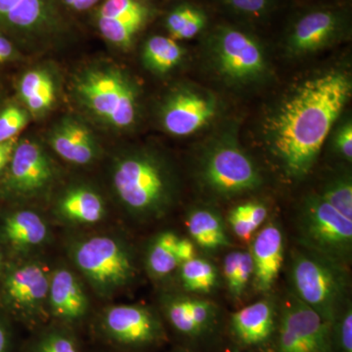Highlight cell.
I'll list each match as a JSON object with an SVG mask.
<instances>
[{"label":"cell","instance_id":"obj_35","mask_svg":"<svg viewBox=\"0 0 352 352\" xmlns=\"http://www.w3.org/2000/svg\"><path fill=\"white\" fill-rule=\"evenodd\" d=\"M31 352H80L76 340L62 331L46 333L34 344Z\"/></svg>","mask_w":352,"mask_h":352},{"label":"cell","instance_id":"obj_20","mask_svg":"<svg viewBox=\"0 0 352 352\" xmlns=\"http://www.w3.org/2000/svg\"><path fill=\"white\" fill-rule=\"evenodd\" d=\"M48 296L51 310L58 318L76 321L87 314V296L82 285L71 271L59 270L53 273Z\"/></svg>","mask_w":352,"mask_h":352},{"label":"cell","instance_id":"obj_18","mask_svg":"<svg viewBox=\"0 0 352 352\" xmlns=\"http://www.w3.org/2000/svg\"><path fill=\"white\" fill-rule=\"evenodd\" d=\"M47 273L36 263L25 264L9 273L4 284L7 302L25 314L34 312L50 292Z\"/></svg>","mask_w":352,"mask_h":352},{"label":"cell","instance_id":"obj_6","mask_svg":"<svg viewBox=\"0 0 352 352\" xmlns=\"http://www.w3.org/2000/svg\"><path fill=\"white\" fill-rule=\"evenodd\" d=\"M208 45L215 69L231 83L258 82L267 72L263 43L241 25H217L208 34Z\"/></svg>","mask_w":352,"mask_h":352},{"label":"cell","instance_id":"obj_37","mask_svg":"<svg viewBox=\"0 0 352 352\" xmlns=\"http://www.w3.org/2000/svg\"><path fill=\"white\" fill-rule=\"evenodd\" d=\"M195 256H197L195 243L188 238H179L176 245V258L179 265Z\"/></svg>","mask_w":352,"mask_h":352},{"label":"cell","instance_id":"obj_16","mask_svg":"<svg viewBox=\"0 0 352 352\" xmlns=\"http://www.w3.org/2000/svg\"><path fill=\"white\" fill-rule=\"evenodd\" d=\"M0 24L27 34L57 29L59 14L53 0H0Z\"/></svg>","mask_w":352,"mask_h":352},{"label":"cell","instance_id":"obj_22","mask_svg":"<svg viewBox=\"0 0 352 352\" xmlns=\"http://www.w3.org/2000/svg\"><path fill=\"white\" fill-rule=\"evenodd\" d=\"M192 241L208 252H217L230 245L226 224L214 208L197 207L190 210L186 220Z\"/></svg>","mask_w":352,"mask_h":352},{"label":"cell","instance_id":"obj_19","mask_svg":"<svg viewBox=\"0 0 352 352\" xmlns=\"http://www.w3.org/2000/svg\"><path fill=\"white\" fill-rule=\"evenodd\" d=\"M275 328L276 307L270 298L241 308L230 318L231 332L245 346H263L271 339Z\"/></svg>","mask_w":352,"mask_h":352},{"label":"cell","instance_id":"obj_17","mask_svg":"<svg viewBox=\"0 0 352 352\" xmlns=\"http://www.w3.org/2000/svg\"><path fill=\"white\" fill-rule=\"evenodd\" d=\"M164 310L175 330L189 338L201 337L210 332L219 317L214 302L188 296H168Z\"/></svg>","mask_w":352,"mask_h":352},{"label":"cell","instance_id":"obj_8","mask_svg":"<svg viewBox=\"0 0 352 352\" xmlns=\"http://www.w3.org/2000/svg\"><path fill=\"white\" fill-rule=\"evenodd\" d=\"M349 30L351 19L344 7L335 3L315 4L292 18L285 43L289 52L302 56L342 41Z\"/></svg>","mask_w":352,"mask_h":352},{"label":"cell","instance_id":"obj_34","mask_svg":"<svg viewBox=\"0 0 352 352\" xmlns=\"http://www.w3.org/2000/svg\"><path fill=\"white\" fill-rule=\"evenodd\" d=\"M29 122L28 113L18 106H8L0 113V142L16 138Z\"/></svg>","mask_w":352,"mask_h":352},{"label":"cell","instance_id":"obj_4","mask_svg":"<svg viewBox=\"0 0 352 352\" xmlns=\"http://www.w3.org/2000/svg\"><path fill=\"white\" fill-rule=\"evenodd\" d=\"M199 177L210 193L221 199L256 191L263 182L258 164L230 138L208 146L199 164Z\"/></svg>","mask_w":352,"mask_h":352},{"label":"cell","instance_id":"obj_33","mask_svg":"<svg viewBox=\"0 0 352 352\" xmlns=\"http://www.w3.org/2000/svg\"><path fill=\"white\" fill-rule=\"evenodd\" d=\"M332 347L333 352H352V307L351 300H347L339 314L333 321Z\"/></svg>","mask_w":352,"mask_h":352},{"label":"cell","instance_id":"obj_1","mask_svg":"<svg viewBox=\"0 0 352 352\" xmlns=\"http://www.w3.org/2000/svg\"><path fill=\"white\" fill-rule=\"evenodd\" d=\"M351 87L346 72H322L292 88L268 117L266 144L289 179H302L311 171Z\"/></svg>","mask_w":352,"mask_h":352},{"label":"cell","instance_id":"obj_28","mask_svg":"<svg viewBox=\"0 0 352 352\" xmlns=\"http://www.w3.org/2000/svg\"><path fill=\"white\" fill-rule=\"evenodd\" d=\"M178 239L179 237L173 231H164L157 234L150 243L146 256V265L153 277L160 279L168 276L179 266L176 258Z\"/></svg>","mask_w":352,"mask_h":352},{"label":"cell","instance_id":"obj_26","mask_svg":"<svg viewBox=\"0 0 352 352\" xmlns=\"http://www.w3.org/2000/svg\"><path fill=\"white\" fill-rule=\"evenodd\" d=\"M208 23V17L204 9L184 2L171 9L164 24L171 38L183 41L196 38L205 31Z\"/></svg>","mask_w":352,"mask_h":352},{"label":"cell","instance_id":"obj_7","mask_svg":"<svg viewBox=\"0 0 352 352\" xmlns=\"http://www.w3.org/2000/svg\"><path fill=\"white\" fill-rule=\"evenodd\" d=\"M302 247L349 265L352 254V219L319 194L303 200L298 217Z\"/></svg>","mask_w":352,"mask_h":352},{"label":"cell","instance_id":"obj_12","mask_svg":"<svg viewBox=\"0 0 352 352\" xmlns=\"http://www.w3.org/2000/svg\"><path fill=\"white\" fill-rule=\"evenodd\" d=\"M106 335L120 346H152L164 338L162 322L149 308L117 305L109 308L102 320Z\"/></svg>","mask_w":352,"mask_h":352},{"label":"cell","instance_id":"obj_36","mask_svg":"<svg viewBox=\"0 0 352 352\" xmlns=\"http://www.w3.org/2000/svg\"><path fill=\"white\" fill-rule=\"evenodd\" d=\"M335 148L342 159L351 163L352 160V126L351 120L344 122L338 129L335 136Z\"/></svg>","mask_w":352,"mask_h":352},{"label":"cell","instance_id":"obj_3","mask_svg":"<svg viewBox=\"0 0 352 352\" xmlns=\"http://www.w3.org/2000/svg\"><path fill=\"white\" fill-rule=\"evenodd\" d=\"M113 187L127 210L143 219L161 217L175 196L170 170L149 153L120 160L113 171Z\"/></svg>","mask_w":352,"mask_h":352},{"label":"cell","instance_id":"obj_39","mask_svg":"<svg viewBox=\"0 0 352 352\" xmlns=\"http://www.w3.org/2000/svg\"><path fill=\"white\" fill-rule=\"evenodd\" d=\"M15 50H14L13 44L4 36H0V63H4L12 59Z\"/></svg>","mask_w":352,"mask_h":352},{"label":"cell","instance_id":"obj_38","mask_svg":"<svg viewBox=\"0 0 352 352\" xmlns=\"http://www.w3.org/2000/svg\"><path fill=\"white\" fill-rule=\"evenodd\" d=\"M17 144L18 141L16 138L6 141V142H0V171L3 170L7 164H10Z\"/></svg>","mask_w":352,"mask_h":352},{"label":"cell","instance_id":"obj_41","mask_svg":"<svg viewBox=\"0 0 352 352\" xmlns=\"http://www.w3.org/2000/svg\"><path fill=\"white\" fill-rule=\"evenodd\" d=\"M9 346H10V340H9L8 332L6 326L0 321V352H8Z\"/></svg>","mask_w":352,"mask_h":352},{"label":"cell","instance_id":"obj_23","mask_svg":"<svg viewBox=\"0 0 352 352\" xmlns=\"http://www.w3.org/2000/svg\"><path fill=\"white\" fill-rule=\"evenodd\" d=\"M60 214L76 223H96L103 219L105 207L101 197L89 189L71 190L59 203Z\"/></svg>","mask_w":352,"mask_h":352},{"label":"cell","instance_id":"obj_29","mask_svg":"<svg viewBox=\"0 0 352 352\" xmlns=\"http://www.w3.org/2000/svg\"><path fill=\"white\" fill-rule=\"evenodd\" d=\"M179 266L183 288L189 293L207 295L219 285V270L207 258L195 256Z\"/></svg>","mask_w":352,"mask_h":352},{"label":"cell","instance_id":"obj_44","mask_svg":"<svg viewBox=\"0 0 352 352\" xmlns=\"http://www.w3.org/2000/svg\"><path fill=\"white\" fill-rule=\"evenodd\" d=\"M177 352H185V351H177Z\"/></svg>","mask_w":352,"mask_h":352},{"label":"cell","instance_id":"obj_10","mask_svg":"<svg viewBox=\"0 0 352 352\" xmlns=\"http://www.w3.org/2000/svg\"><path fill=\"white\" fill-rule=\"evenodd\" d=\"M331 326L291 294L282 305L274 352H333Z\"/></svg>","mask_w":352,"mask_h":352},{"label":"cell","instance_id":"obj_13","mask_svg":"<svg viewBox=\"0 0 352 352\" xmlns=\"http://www.w3.org/2000/svg\"><path fill=\"white\" fill-rule=\"evenodd\" d=\"M217 111V101L210 94L182 88L171 94L164 105L163 126L173 135H191L214 119Z\"/></svg>","mask_w":352,"mask_h":352},{"label":"cell","instance_id":"obj_11","mask_svg":"<svg viewBox=\"0 0 352 352\" xmlns=\"http://www.w3.org/2000/svg\"><path fill=\"white\" fill-rule=\"evenodd\" d=\"M154 13L149 0H105L97 9L95 21L106 41L129 50Z\"/></svg>","mask_w":352,"mask_h":352},{"label":"cell","instance_id":"obj_5","mask_svg":"<svg viewBox=\"0 0 352 352\" xmlns=\"http://www.w3.org/2000/svg\"><path fill=\"white\" fill-rule=\"evenodd\" d=\"M76 91L95 116L117 129H126L138 117L135 85L120 69H89L78 78Z\"/></svg>","mask_w":352,"mask_h":352},{"label":"cell","instance_id":"obj_30","mask_svg":"<svg viewBox=\"0 0 352 352\" xmlns=\"http://www.w3.org/2000/svg\"><path fill=\"white\" fill-rule=\"evenodd\" d=\"M223 274L230 295L240 298L254 276V265L249 251L228 252L223 261Z\"/></svg>","mask_w":352,"mask_h":352},{"label":"cell","instance_id":"obj_31","mask_svg":"<svg viewBox=\"0 0 352 352\" xmlns=\"http://www.w3.org/2000/svg\"><path fill=\"white\" fill-rule=\"evenodd\" d=\"M224 10L245 22H263L277 10L281 0H217Z\"/></svg>","mask_w":352,"mask_h":352},{"label":"cell","instance_id":"obj_43","mask_svg":"<svg viewBox=\"0 0 352 352\" xmlns=\"http://www.w3.org/2000/svg\"><path fill=\"white\" fill-rule=\"evenodd\" d=\"M0 263H1V258H0Z\"/></svg>","mask_w":352,"mask_h":352},{"label":"cell","instance_id":"obj_25","mask_svg":"<svg viewBox=\"0 0 352 352\" xmlns=\"http://www.w3.org/2000/svg\"><path fill=\"white\" fill-rule=\"evenodd\" d=\"M3 233L9 242L21 248L41 244L47 236L43 219L32 210H21L9 215L3 226Z\"/></svg>","mask_w":352,"mask_h":352},{"label":"cell","instance_id":"obj_40","mask_svg":"<svg viewBox=\"0 0 352 352\" xmlns=\"http://www.w3.org/2000/svg\"><path fill=\"white\" fill-rule=\"evenodd\" d=\"M99 0H64L65 4L76 11H85L92 8Z\"/></svg>","mask_w":352,"mask_h":352},{"label":"cell","instance_id":"obj_9","mask_svg":"<svg viewBox=\"0 0 352 352\" xmlns=\"http://www.w3.org/2000/svg\"><path fill=\"white\" fill-rule=\"evenodd\" d=\"M74 258L92 286L102 294L122 288L135 274L133 261L126 248L106 236L83 241L76 248Z\"/></svg>","mask_w":352,"mask_h":352},{"label":"cell","instance_id":"obj_15","mask_svg":"<svg viewBox=\"0 0 352 352\" xmlns=\"http://www.w3.org/2000/svg\"><path fill=\"white\" fill-rule=\"evenodd\" d=\"M11 189L20 194H32L47 186L53 168L41 146L32 141L18 142L10 162Z\"/></svg>","mask_w":352,"mask_h":352},{"label":"cell","instance_id":"obj_21","mask_svg":"<svg viewBox=\"0 0 352 352\" xmlns=\"http://www.w3.org/2000/svg\"><path fill=\"white\" fill-rule=\"evenodd\" d=\"M50 144L62 159L76 164L90 163L96 152L94 139L87 127L71 119L64 120L53 129Z\"/></svg>","mask_w":352,"mask_h":352},{"label":"cell","instance_id":"obj_14","mask_svg":"<svg viewBox=\"0 0 352 352\" xmlns=\"http://www.w3.org/2000/svg\"><path fill=\"white\" fill-rule=\"evenodd\" d=\"M254 282L259 293L270 292L284 263L285 241L281 227L268 222L252 237L251 249Z\"/></svg>","mask_w":352,"mask_h":352},{"label":"cell","instance_id":"obj_2","mask_svg":"<svg viewBox=\"0 0 352 352\" xmlns=\"http://www.w3.org/2000/svg\"><path fill=\"white\" fill-rule=\"evenodd\" d=\"M289 282L293 295L331 324L349 300L346 265L303 247L292 252Z\"/></svg>","mask_w":352,"mask_h":352},{"label":"cell","instance_id":"obj_24","mask_svg":"<svg viewBox=\"0 0 352 352\" xmlns=\"http://www.w3.org/2000/svg\"><path fill=\"white\" fill-rule=\"evenodd\" d=\"M19 94L32 113L45 112L54 104L56 98L54 80L44 69L27 72L21 78Z\"/></svg>","mask_w":352,"mask_h":352},{"label":"cell","instance_id":"obj_42","mask_svg":"<svg viewBox=\"0 0 352 352\" xmlns=\"http://www.w3.org/2000/svg\"><path fill=\"white\" fill-rule=\"evenodd\" d=\"M231 352H243V351H238V349H235V351H232Z\"/></svg>","mask_w":352,"mask_h":352},{"label":"cell","instance_id":"obj_27","mask_svg":"<svg viewBox=\"0 0 352 352\" xmlns=\"http://www.w3.org/2000/svg\"><path fill=\"white\" fill-rule=\"evenodd\" d=\"M142 54L148 69L157 74H166L180 63L184 50L170 36H153L146 41Z\"/></svg>","mask_w":352,"mask_h":352},{"label":"cell","instance_id":"obj_32","mask_svg":"<svg viewBox=\"0 0 352 352\" xmlns=\"http://www.w3.org/2000/svg\"><path fill=\"white\" fill-rule=\"evenodd\" d=\"M319 196L340 214L352 219V182L347 173L331 178L322 188Z\"/></svg>","mask_w":352,"mask_h":352}]
</instances>
